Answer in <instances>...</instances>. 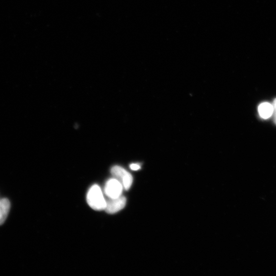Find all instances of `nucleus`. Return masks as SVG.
I'll return each mask as SVG.
<instances>
[{"mask_svg":"<svg viewBox=\"0 0 276 276\" xmlns=\"http://www.w3.org/2000/svg\"><path fill=\"white\" fill-rule=\"evenodd\" d=\"M87 204L95 211H105L106 206V200L102 190L98 185H93L87 194Z\"/></svg>","mask_w":276,"mask_h":276,"instance_id":"1","label":"nucleus"},{"mask_svg":"<svg viewBox=\"0 0 276 276\" xmlns=\"http://www.w3.org/2000/svg\"><path fill=\"white\" fill-rule=\"evenodd\" d=\"M111 173L114 178L122 184L125 190L128 191L130 189L133 182V178L127 171L119 166H115L112 169Z\"/></svg>","mask_w":276,"mask_h":276,"instance_id":"2","label":"nucleus"},{"mask_svg":"<svg viewBox=\"0 0 276 276\" xmlns=\"http://www.w3.org/2000/svg\"><path fill=\"white\" fill-rule=\"evenodd\" d=\"M124 188L115 178L109 179L106 184L105 193L109 198H115L122 195Z\"/></svg>","mask_w":276,"mask_h":276,"instance_id":"3","label":"nucleus"},{"mask_svg":"<svg viewBox=\"0 0 276 276\" xmlns=\"http://www.w3.org/2000/svg\"><path fill=\"white\" fill-rule=\"evenodd\" d=\"M127 204V198L124 196H120L115 198H109L106 200L105 211L109 214H114L123 209Z\"/></svg>","mask_w":276,"mask_h":276,"instance_id":"4","label":"nucleus"},{"mask_svg":"<svg viewBox=\"0 0 276 276\" xmlns=\"http://www.w3.org/2000/svg\"><path fill=\"white\" fill-rule=\"evenodd\" d=\"M10 206L7 198L0 200V226L4 223L9 212Z\"/></svg>","mask_w":276,"mask_h":276,"instance_id":"5","label":"nucleus"},{"mask_svg":"<svg viewBox=\"0 0 276 276\" xmlns=\"http://www.w3.org/2000/svg\"><path fill=\"white\" fill-rule=\"evenodd\" d=\"M258 112L260 116L264 119L270 118L273 114V105L269 103H263L258 106Z\"/></svg>","mask_w":276,"mask_h":276,"instance_id":"6","label":"nucleus"},{"mask_svg":"<svg viewBox=\"0 0 276 276\" xmlns=\"http://www.w3.org/2000/svg\"><path fill=\"white\" fill-rule=\"evenodd\" d=\"M273 115L274 116V122L276 124V98L275 99V100L273 102Z\"/></svg>","mask_w":276,"mask_h":276,"instance_id":"7","label":"nucleus"},{"mask_svg":"<svg viewBox=\"0 0 276 276\" xmlns=\"http://www.w3.org/2000/svg\"><path fill=\"white\" fill-rule=\"evenodd\" d=\"M130 169L132 170H138L141 169V167L138 164H131L130 165Z\"/></svg>","mask_w":276,"mask_h":276,"instance_id":"8","label":"nucleus"}]
</instances>
